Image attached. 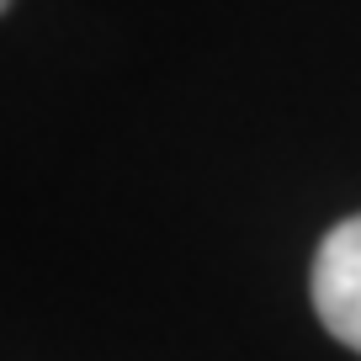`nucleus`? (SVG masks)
<instances>
[{"label": "nucleus", "instance_id": "f03ea898", "mask_svg": "<svg viewBox=\"0 0 361 361\" xmlns=\"http://www.w3.org/2000/svg\"><path fill=\"white\" fill-rule=\"evenodd\" d=\"M6 6H11V0H0V11H6Z\"/></svg>", "mask_w": 361, "mask_h": 361}, {"label": "nucleus", "instance_id": "f257e3e1", "mask_svg": "<svg viewBox=\"0 0 361 361\" xmlns=\"http://www.w3.org/2000/svg\"><path fill=\"white\" fill-rule=\"evenodd\" d=\"M308 287H314V308L324 329L361 356V213L319 239Z\"/></svg>", "mask_w": 361, "mask_h": 361}]
</instances>
